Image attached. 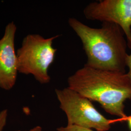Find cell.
Segmentation results:
<instances>
[{
    "label": "cell",
    "instance_id": "1",
    "mask_svg": "<svg viewBox=\"0 0 131 131\" xmlns=\"http://www.w3.org/2000/svg\"><path fill=\"white\" fill-rule=\"evenodd\" d=\"M68 88L98 103L110 115L126 120L124 103L131 99V80L126 73L84 66L68 79Z\"/></svg>",
    "mask_w": 131,
    "mask_h": 131
},
{
    "label": "cell",
    "instance_id": "4",
    "mask_svg": "<svg viewBox=\"0 0 131 131\" xmlns=\"http://www.w3.org/2000/svg\"><path fill=\"white\" fill-rule=\"evenodd\" d=\"M56 93L60 108L67 117L68 125L107 131L115 122L99 112L89 99L68 87L56 89Z\"/></svg>",
    "mask_w": 131,
    "mask_h": 131
},
{
    "label": "cell",
    "instance_id": "2",
    "mask_svg": "<svg viewBox=\"0 0 131 131\" xmlns=\"http://www.w3.org/2000/svg\"><path fill=\"white\" fill-rule=\"evenodd\" d=\"M68 24L79 38L87 56L85 65L104 70L126 73L128 54L126 38L115 24L104 23L93 28L75 18Z\"/></svg>",
    "mask_w": 131,
    "mask_h": 131
},
{
    "label": "cell",
    "instance_id": "6",
    "mask_svg": "<svg viewBox=\"0 0 131 131\" xmlns=\"http://www.w3.org/2000/svg\"><path fill=\"white\" fill-rule=\"evenodd\" d=\"M17 26L14 22L8 24L0 39V88L8 90L16 84L18 71V58L15 49Z\"/></svg>",
    "mask_w": 131,
    "mask_h": 131
},
{
    "label": "cell",
    "instance_id": "11",
    "mask_svg": "<svg viewBox=\"0 0 131 131\" xmlns=\"http://www.w3.org/2000/svg\"><path fill=\"white\" fill-rule=\"evenodd\" d=\"M42 131V130L41 127L37 126L34 128L32 129H31V130H30V131Z\"/></svg>",
    "mask_w": 131,
    "mask_h": 131
},
{
    "label": "cell",
    "instance_id": "8",
    "mask_svg": "<svg viewBox=\"0 0 131 131\" xmlns=\"http://www.w3.org/2000/svg\"><path fill=\"white\" fill-rule=\"evenodd\" d=\"M7 114V109L3 110L0 112V131H3L6 124Z\"/></svg>",
    "mask_w": 131,
    "mask_h": 131
},
{
    "label": "cell",
    "instance_id": "3",
    "mask_svg": "<svg viewBox=\"0 0 131 131\" xmlns=\"http://www.w3.org/2000/svg\"><path fill=\"white\" fill-rule=\"evenodd\" d=\"M59 37L45 38L38 34H29L24 37L17 51L19 73L31 74L41 84L49 83L51 77L48 70L57 51L52 43Z\"/></svg>",
    "mask_w": 131,
    "mask_h": 131
},
{
    "label": "cell",
    "instance_id": "9",
    "mask_svg": "<svg viewBox=\"0 0 131 131\" xmlns=\"http://www.w3.org/2000/svg\"><path fill=\"white\" fill-rule=\"evenodd\" d=\"M127 68L128 71L127 72V74L129 76L131 80V54H128L126 61Z\"/></svg>",
    "mask_w": 131,
    "mask_h": 131
},
{
    "label": "cell",
    "instance_id": "5",
    "mask_svg": "<svg viewBox=\"0 0 131 131\" xmlns=\"http://www.w3.org/2000/svg\"><path fill=\"white\" fill-rule=\"evenodd\" d=\"M85 18L119 26L131 50V0H102L93 2L83 10Z\"/></svg>",
    "mask_w": 131,
    "mask_h": 131
},
{
    "label": "cell",
    "instance_id": "10",
    "mask_svg": "<svg viewBox=\"0 0 131 131\" xmlns=\"http://www.w3.org/2000/svg\"><path fill=\"white\" fill-rule=\"evenodd\" d=\"M126 121H127V122H128V125L129 128L131 131V116L127 117Z\"/></svg>",
    "mask_w": 131,
    "mask_h": 131
},
{
    "label": "cell",
    "instance_id": "7",
    "mask_svg": "<svg viewBox=\"0 0 131 131\" xmlns=\"http://www.w3.org/2000/svg\"><path fill=\"white\" fill-rule=\"evenodd\" d=\"M57 131H94L89 128L74 125H67L66 127H60L57 129Z\"/></svg>",
    "mask_w": 131,
    "mask_h": 131
}]
</instances>
